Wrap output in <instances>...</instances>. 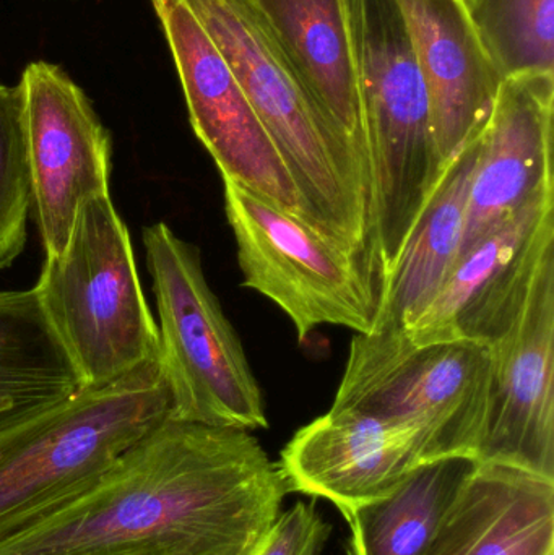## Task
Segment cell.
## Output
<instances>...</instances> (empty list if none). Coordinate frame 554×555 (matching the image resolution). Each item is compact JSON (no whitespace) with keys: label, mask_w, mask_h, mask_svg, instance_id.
<instances>
[{"label":"cell","mask_w":554,"mask_h":555,"mask_svg":"<svg viewBox=\"0 0 554 555\" xmlns=\"http://www.w3.org/2000/svg\"><path fill=\"white\" fill-rule=\"evenodd\" d=\"M288 492L249 430L169 416L0 555H250Z\"/></svg>","instance_id":"cell-1"},{"label":"cell","mask_w":554,"mask_h":555,"mask_svg":"<svg viewBox=\"0 0 554 555\" xmlns=\"http://www.w3.org/2000/svg\"><path fill=\"white\" fill-rule=\"evenodd\" d=\"M370 179L368 262L392 275L448 163L431 98L397 0H347Z\"/></svg>","instance_id":"cell-2"},{"label":"cell","mask_w":554,"mask_h":555,"mask_svg":"<svg viewBox=\"0 0 554 555\" xmlns=\"http://www.w3.org/2000/svg\"><path fill=\"white\" fill-rule=\"evenodd\" d=\"M207 33L269 133L306 220L368 259L370 179L325 124L250 0H181Z\"/></svg>","instance_id":"cell-3"},{"label":"cell","mask_w":554,"mask_h":555,"mask_svg":"<svg viewBox=\"0 0 554 555\" xmlns=\"http://www.w3.org/2000/svg\"><path fill=\"white\" fill-rule=\"evenodd\" d=\"M171 413L156 359L0 426V541L83 494Z\"/></svg>","instance_id":"cell-4"},{"label":"cell","mask_w":554,"mask_h":555,"mask_svg":"<svg viewBox=\"0 0 554 555\" xmlns=\"http://www.w3.org/2000/svg\"><path fill=\"white\" fill-rule=\"evenodd\" d=\"M33 287L83 388L159 359L158 323L111 194L81 205L64 253L44 259Z\"/></svg>","instance_id":"cell-5"},{"label":"cell","mask_w":554,"mask_h":555,"mask_svg":"<svg viewBox=\"0 0 554 555\" xmlns=\"http://www.w3.org/2000/svg\"><path fill=\"white\" fill-rule=\"evenodd\" d=\"M158 309L159 361L176 420L231 429H267L262 390L236 330L204 273L201 250L171 227L142 233Z\"/></svg>","instance_id":"cell-6"},{"label":"cell","mask_w":554,"mask_h":555,"mask_svg":"<svg viewBox=\"0 0 554 555\" xmlns=\"http://www.w3.org/2000/svg\"><path fill=\"white\" fill-rule=\"evenodd\" d=\"M490 377V346L415 345L397 328L357 333L332 408L415 427L425 462L446 456L477 462Z\"/></svg>","instance_id":"cell-7"},{"label":"cell","mask_w":554,"mask_h":555,"mask_svg":"<svg viewBox=\"0 0 554 555\" xmlns=\"http://www.w3.org/2000/svg\"><path fill=\"white\" fill-rule=\"evenodd\" d=\"M223 191L244 286L276 304L299 341L322 325L373 332L379 293L363 257L231 179Z\"/></svg>","instance_id":"cell-8"},{"label":"cell","mask_w":554,"mask_h":555,"mask_svg":"<svg viewBox=\"0 0 554 555\" xmlns=\"http://www.w3.org/2000/svg\"><path fill=\"white\" fill-rule=\"evenodd\" d=\"M35 214L46 259L67 246L78 210L109 194L113 140L87 93L57 64L29 62L18 81Z\"/></svg>","instance_id":"cell-9"},{"label":"cell","mask_w":554,"mask_h":555,"mask_svg":"<svg viewBox=\"0 0 554 555\" xmlns=\"http://www.w3.org/2000/svg\"><path fill=\"white\" fill-rule=\"evenodd\" d=\"M150 2L175 61L192 129L221 179H231L306 220L269 133L207 33L181 0Z\"/></svg>","instance_id":"cell-10"},{"label":"cell","mask_w":554,"mask_h":555,"mask_svg":"<svg viewBox=\"0 0 554 555\" xmlns=\"http://www.w3.org/2000/svg\"><path fill=\"white\" fill-rule=\"evenodd\" d=\"M553 249L554 192H549L459 257L407 335L415 345L493 346L519 319L537 272Z\"/></svg>","instance_id":"cell-11"},{"label":"cell","mask_w":554,"mask_h":555,"mask_svg":"<svg viewBox=\"0 0 554 555\" xmlns=\"http://www.w3.org/2000/svg\"><path fill=\"white\" fill-rule=\"evenodd\" d=\"M490 351L477 462L554 482V249L543 259L519 319Z\"/></svg>","instance_id":"cell-12"},{"label":"cell","mask_w":554,"mask_h":555,"mask_svg":"<svg viewBox=\"0 0 554 555\" xmlns=\"http://www.w3.org/2000/svg\"><path fill=\"white\" fill-rule=\"evenodd\" d=\"M553 117L554 74L519 75L501 83L481 130L458 259L514 215L554 192Z\"/></svg>","instance_id":"cell-13"},{"label":"cell","mask_w":554,"mask_h":555,"mask_svg":"<svg viewBox=\"0 0 554 555\" xmlns=\"http://www.w3.org/2000/svg\"><path fill=\"white\" fill-rule=\"evenodd\" d=\"M423 462L415 427L331 408L292 437L279 466L289 492L325 499L345 515L392 491Z\"/></svg>","instance_id":"cell-14"},{"label":"cell","mask_w":554,"mask_h":555,"mask_svg":"<svg viewBox=\"0 0 554 555\" xmlns=\"http://www.w3.org/2000/svg\"><path fill=\"white\" fill-rule=\"evenodd\" d=\"M431 98L442 159L484 130L503 78L485 51L464 0H397Z\"/></svg>","instance_id":"cell-15"},{"label":"cell","mask_w":554,"mask_h":555,"mask_svg":"<svg viewBox=\"0 0 554 555\" xmlns=\"http://www.w3.org/2000/svg\"><path fill=\"white\" fill-rule=\"evenodd\" d=\"M296 80L368 168L347 0H250Z\"/></svg>","instance_id":"cell-16"},{"label":"cell","mask_w":554,"mask_h":555,"mask_svg":"<svg viewBox=\"0 0 554 555\" xmlns=\"http://www.w3.org/2000/svg\"><path fill=\"white\" fill-rule=\"evenodd\" d=\"M422 555H554V482L477 462Z\"/></svg>","instance_id":"cell-17"},{"label":"cell","mask_w":554,"mask_h":555,"mask_svg":"<svg viewBox=\"0 0 554 555\" xmlns=\"http://www.w3.org/2000/svg\"><path fill=\"white\" fill-rule=\"evenodd\" d=\"M481 130L449 159L428 207L413 228L399 262L381 286L373 332L409 330L431 306L451 273L464 237L472 176Z\"/></svg>","instance_id":"cell-18"},{"label":"cell","mask_w":554,"mask_h":555,"mask_svg":"<svg viewBox=\"0 0 554 555\" xmlns=\"http://www.w3.org/2000/svg\"><path fill=\"white\" fill-rule=\"evenodd\" d=\"M80 388V377L35 287L0 291V426Z\"/></svg>","instance_id":"cell-19"},{"label":"cell","mask_w":554,"mask_h":555,"mask_svg":"<svg viewBox=\"0 0 554 555\" xmlns=\"http://www.w3.org/2000/svg\"><path fill=\"white\" fill-rule=\"evenodd\" d=\"M475 466L467 456L418 463L392 491L345 514L348 555H422Z\"/></svg>","instance_id":"cell-20"},{"label":"cell","mask_w":554,"mask_h":555,"mask_svg":"<svg viewBox=\"0 0 554 555\" xmlns=\"http://www.w3.org/2000/svg\"><path fill=\"white\" fill-rule=\"evenodd\" d=\"M503 80L554 74V0H464Z\"/></svg>","instance_id":"cell-21"},{"label":"cell","mask_w":554,"mask_h":555,"mask_svg":"<svg viewBox=\"0 0 554 555\" xmlns=\"http://www.w3.org/2000/svg\"><path fill=\"white\" fill-rule=\"evenodd\" d=\"M31 202L22 93L18 85L0 83V270L25 249Z\"/></svg>","instance_id":"cell-22"},{"label":"cell","mask_w":554,"mask_h":555,"mask_svg":"<svg viewBox=\"0 0 554 555\" xmlns=\"http://www.w3.org/2000/svg\"><path fill=\"white\" fill-rule=\"evenodd\" d=\"M331 531L315 502H298L279 515L250 555H321Z\"/></svg>","instance_id":"cell-23"}]
</instances>
